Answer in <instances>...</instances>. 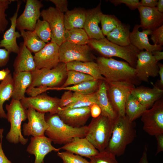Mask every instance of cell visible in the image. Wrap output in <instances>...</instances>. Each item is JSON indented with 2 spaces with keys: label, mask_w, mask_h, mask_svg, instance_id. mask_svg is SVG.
<instances>
[{
  "label": "cell",
  "mask_w": 163,
  "mask_h": 163,
  "mask_svg": "<svg viewBox=\"0 0 163 163\" xmlns=\"http://www.w3.org/2000/svg\"><path fill=\"white\" fill-rule=\"evenodd\" d=\"M20 31L24 45L31 53H35L38 52L46 44L37 36L34 31L21 30Z\"/></svg>",
  "instance_id": "836d02e7"
},
{
  "label": "cell",
  "mask_w": 163,
  "mask_h": 163,
  "mask_svg": "<svg viewBox=\"0 0 163 163\" xmlns=\"http://www.w3.org/2000/svg\"><path fill=\"white\" fill-rule=\"evenodd\" d=\"M67 71L66 64L61 62L52 69H36L31 72L32 82L26 91L44 88L60 87L66 78Z\"/></svg>",
  "instance_id": "5b68a950"
},
{
  "label": "cell",
  "mask_w": 163,
  "mask_h": 163,
  "mask_svg": "<svg viewBox=\"0 0 163 163\" xmlns=\"http://www.w3.org/2000/svg\"><path fill=\"white\" fill-rule=\"evenodd\" d=\"M57 155L62 160L63 163H90L82 156L66 151L58 152Z\"/></svg>",
  "instance_id": "60d3db41"
},
{
  "label": "cell",
  "mask_w": 163,
  "mask_h": 163,
  "mask_svg": "<svg viewBox=\"0 0 163 163\" xmlns=\"http://www.w3.org/2000/svg\"><path fill=\"white\" fill-rule=\"evenodd\" d=\"M19 49L13 63L14 73L31 72L36 69L34 56L24 42L19 44Z\"/></svg>",
  "instance_id": "d4e9b609"
},
{
  "label": "cell",
  "mask_w": 163,
  "mask_h": 163,
  "mask_svg": "<svg viewBox=\"0 0 163 163\" xmlns=\"http://www.w3.org/2000/svg\"><path fill=\"white\" fill-rule=\"evenodd\" d=\"M158 1L157 0H142L139 2V5L149 8L155 7Z\"/></svg>",
  "instance_id": "816d5d0a"
},
{
  "label": "cell",
  "mask_w": 163,
  "mask_h": 163,
  "mask_svg": "<svg viewBox=\"0 0 163 163\" xmlns=\"http://www.w3.org/2000/svg\"><path fill=\"white\" fill-rule=\"evenodd\" d=\"M101 75L107 82H127L139 85L135 68L126 62L112 58L98 57L96 59Z\"/></svg>",
  "instance_id": "6da1fadb"
},
{
  "label": "cell",
  "mask_w": 163,
  "mask_h": 163,
  "mask_svg": "<svg viewBox=\"0 0 163 163\" xmlns=\"http://www.w3.org/2000/svg\"><path fill=\"white\" fill-rule=\"evenodd\" d=\"M91 116L93 118L98 117L101 113V110L97 104H94L90 107Z\"/></svg>",
  "instance_id": "681fc988"
},
{
  "label": "cell",
  "mask_w": 163,
  "mask_h": 163,
  "mask_svg": "<svg viewBox=\"0 0 163 163\" xmlns=\"http://www.w3.org/2000/svg\"><path fill=\"white\" fill-rule=\"evenodd\" d=\"M3 131V129H0V163H12L6 156L2 149V141Z\"/></svg>",
  "instance_id": "c3c4849f"
},
{
  "label": "cell",
  "mask_w": 163,
  "mask_h": 163,
  "mask_svg": "<svg viewBox=\"0 0 163 163\" xmlns=\"http://www.w3.org/2000/svg\"><path fill=\"white\" fill-rule=\"evenodd\" d=\"M147 147L146 145L139 163H149L147 158Z\"/></svg>",
  "instance_id": "11a10c76"
},
{
  "label": "cell",
  "mask_w": 163,
  "mask_h": 163,
  "mask_svg": "<svg viewBox=\"0 0 163 163\" xmlns=\"http://www.w3.org/2000/svg\"><path fill=\"white\" fill-rule=\"evenodd\" d=\"M57 114L65 123L73 127L85 126L91 116L90 107L60 108Z\"/></svg>",
  "instance_id": "e0dca14e"
},
{
  "label": "cell",
  "mask_w": 163,
  "mask_h": 163,
  "mask_svg": "<svg viewBox=\"0 0 163 163\" xmlns=\"http://www.w3.org/2000/svg\"><path fill=\"white\" fill-rule=\"evenodd\" d=\"M135 69L136 77L141 82H148L149 77L158 75V63L151 52L140 51L137 56Z\"/></svg>",
  "instance_id": "5bb4252c"
},
{
  "label": "cell",
  "mask_w": 163,
  "mask_h": 163,
  "mask_svg": "<svg viewBox=\"0 0 163 163\" xmlns=\"http://www.w3.org/2000/svg\"><path fill=\"white\" fill-rule=\"evenodd\" d=\"M157 141V151L156 155L163 151V133L155 136Z\"/></svg>",
  "instance_id": "f907efd6"
},
{
  "label": "cell",
  "mask_w": 163,
  "mask_h": 163,
  "mask_svg": "<svg viewBox=\"0 0 163 163\" xmlns=\"http://www.w3.org/2000/svg\"><path fill=\"white\" fill-rule=\"evenodd\" d=\"M140 27L143 30L152 31L163 25V13L159 12L156 7L149 8L139 5Z\"/></svg>",
  "instance_id": "44dd1931"
},
{
  "label": "cell",
  "mask_w": 163,
  "mask_h": 163,
  "mask_svg": "<svg viewBox=\"0 0 163 163\" xmlns=\"http://www.w3.org/2000/svg\"><path fill=\"white\" fill-rule=\"evenodd\" d=\"M139 25L135 24L132 31L130 32V44L136 48L140 51L143 50L152 52L155 51H161L162 46L152 45L149 41L148 36L151 34L152 31L144 30L139 31Z\"/></svg>",
  "instance_id": "603a6c76"
},
{
  "label": "cell",
  "mask_w": 163,
  "mask_h": 163,
  "mask_svg": "<svg viewBox=\"0 0 163 163\" xmlns=\"http://www.w3.org/2000/svg\"><path fill=\"white\" fill-rule=\"evenodd\" d=\"M10 73V71L8 68L0 70V81L4 80Z\"/></svg>",
  "instance_id": "9f6ffc18"
},
{
  "label": "cell",
  "mask_w": 163,
  "mask_h": 163,
  "mask_svg": "<svg viewBox=\"0 0 163 163\" xmlns=\"http://www.w3.org/2000/svg\"><path fill=\"white\" fill-rule=\"evenodd\" d=\"M109 1L115 6L124 4L131 10L137 8L139 6V0H110Z\"/></svg>",
  "instance_id": "f6af8a7d"
},
{
  "label": "cell",
  "mask_w": 163,
  "mask_h": 163,
  "mask_svg": "<svg viewBox=\"0 0 163 163\" xmlns=\"http://www.w3.org/2000/svg\"><path fill=\"white\" fill-rule=\"evenodd\" d=\"M116 156L105 150L99 152L97 155L90 157V163H119Z\"/></svg>",
  "instance_id": "ab89813d"
},
{
  "label": "cell",
  "mask_w": 163,
  "mask_h": 163,
  "mask_svg": "<svg viewBox=\"0 0 163 163\" xmlns=\"http://www.w3.org/2000/svg\"><path fill=\"white\" fill-rule=\"evenodd\" d=\"M156 7L159 12L163 13V0H158Z\"/></svg>",
  "instance_id": "6f0895ef"
},
{
  "label": "cell",
  "mask_w": 163,
  "mask_h": 163,
  "mask_svg": "<svg viewBox=\"0 0 163 163\" xmlns=\"http://www.w3.org/2000/svg\"><path fill=\"white\" fill-rule=\"evenodd\" d=\"M59 45L50 42L34 53V57L36 69H52L56 66L59 62Z\"/></svg>",
  "instance_id": "2e32d148"
},
{
  "label": "cell",
  "mask_w": 163,
  "mask_h": 163,
  "mask_svg": "<svg viewBox=\"0 0 163 163\" xmlns=\"http://www.w3.org/2000/svg\"><path fill=\"white\" fill-rule=\"evenodd\" d=\"M88 44L102 56L121 58L134 68L136 66L137 55L140 52L131 44L127 46H121L112 43L105 37L98 40L90 39Z\"/></svg>",
  "instance_id": "277c9868"
},
{
  "label": "cell",
  "mask_w": 163,
  "mask_h": 163,
  "mask_svg": "<svg viewBox=\"0 0 163 163\" xmlns=\"http://www.w3.org/2000/svg\"><path fill=\"white\" fill-rule=\"evenodd\" d=\"M65 39L66 41L79 45L88 44L90 39L85 30L80 28L66 30Z\"/></svg>",
  "instance_id": "e575fe53"
},
{
  "label": "cell",
  "mask_w": 163,
  "mask_h": 163,
  "mask_svg": "<svg viewBox=\"0 0 163 163\" xmlns=\"http://www.w3.org/2000/svg\"><path fill=\"white\" fill-rule=\"evenodd\" d=\"M114 121L101 114L93 118L85 137L99 152L105 150L111 137Z\"/></svg>",
  "instance_id": "8992f818"
},
{
  "label": "cell",
  "mask_w": 163,
  "mask_h": 163,
  "mask_svg": "<svg viewBox=\"0 0 163 163\" xmlns=\"http://www.w3.org/2000/svg\"><path fill=\"white\" fill-rule=\"evenodd\" d=\"M152 53L157 62L163 59V52L162 51H155L152 52Z\"/></svg>",
  "instance_id": "db71d44e"
},
{
  "label": "cell",
  "mask_w": 163,
  "mask_h": 163,
  "mask_svg": "<svg viewBox=\"0 0 163 163\" xmlns=\"http://www.w3.org/2000/svg\"><path fill=\"white\" fill-rule=\"evenodd\" d=\"M21 3V1H17L16 11L9 18L11 22L10 27L4 33L2 39L0 41V47H4L10 53L17 54L19 51V47L16 40L17 38L21 36L20 33L16 31V22Z\"/></svg>",
  "instance_id": "ffe728a7"
},
{
  "label": "cell",
  "mask_w": 163,
  "mask_h": 163,
  "mask_svg": "<svg viewBox=\"0 0 163 163\" xmlns=\"http://www.w3.org/2000/svg\"><path fill=\"white\" fill-rule=\"evenodd\" d=\"M67 70L78 71L88 75L95 80H104L105 78L101 75L96 62L73 61L66 63Z\"/></svg>",
  "instance_id": "83f0119b"
},
{
  "label": "cell",
  "mask_w": 163,
  "mask_h": 163,
  "mask_svg": "<svg viewBox=\"0 0 163 163\" xmlns=\"http://www.w3.org/2000/svg\"><path fill=\"white\" fill-rule=\"evenodd\" d=\"M159 70L158 75H159L160 79L158 82V86L161 89H162L163 87V65L161 63H158Z\"/></svg>",
  "instance_id": "f5cc1de1"
},
{
  "label": "cell",
  "mask_w": 163,
  "mask_h": 163,
  "mask_svg": "<svg viewBox=\"0 0 163 163\" xmlns=\"http://www.w3.org/2000/svg\"><path fill=\"white\" fill-rule=\"evenodd\" d=\"M27 123L23 126V134L25 136L33 137L44 135L49 125L45 120V113L39 112L30 107L27 109Z\"/></svg>",
  "instance_id": "9a60e30c"
},
{
  "label": "cell",
  "mask_w": 163,
  "mask_h": 163,
  "mask_svg": "<svg viewBox=\"0 0 163 163\" xmlns=\"http://www.w3.org/2000/svg\"><path fill=\"white\" fill-rule=\"evenodd\" d=\"M12 78L13 89L12 99L20 101L25 97L26 91L32 83L31 72H14Z\"/></svg>",
  "instance_id": "4316f807"
},
{
  "label": "cell",
  "mask_w": 163,
  "mask_h": 163,
  "mask_svg": "<svg viewBox=\"0 0 163 163\" xmlns=\"http://www.w3.org/2000/svg\"><path fill=\"white\" fill-rule=\"evenodd\" d=\"M94 104H97L96 92L89 94H81L75 102L62 108H72L90 107Z\"/></svg>",
  "instance_id": "f35d334b"
},
{
  "label": "cell",
  "mask_w": 163,
  "mask_h": 163,
  "mask_svg": "<svg viewBox=\"0 0 163 163\" xmlns=\"http://www.w3.org/2000/svg\"><path fill=\"white\" fill-rule=\"evenodd\" d=\"M102 33L106 36L116 28L121 22L115 15L103 14L101 21Z\"/></svg>",
  "instance_id": "8d00e7d4"
},
{
  "label": "cell",
  "mask_w": 163,
  "mask_h": 163,
  "mask_svg": "<svg viewBox=\"0 0 163 163\" xmlns=\"http://www.w3.org/2000/svg\"><path fill=\"white\" fill-rule=\"evenodd\" d=\"M136 124L125 116H118L114 120L111 137L105 150L117 156L123 155L127 146L136 136Z\"/></svg>",
  "instance_id": "7a4b0ae2"
},
{
  "label": "cell",
  "mask_w": 163,
  "mask_h": 163,
  "mask_svg": "<svg viewBox=\"0 0 163 163\" xmlns=\"http://www.w3.org/2000/svg\"><path fill=\"white\" fill-rule=\"evenodd\" d=\"M96 58L88 44L76 45L65 41L59 46V62L66 64L73 61H92Z\"/></svg>",
  "instance_id": "9c48e42d"
},
{
  "label": "cell",
  "mask_w": 163,
  "mask_h": 163,
  "mask_svg": "<svg viewBox=\"0 0 163 163\" xmlns=\"http://www.w3.org/2000/svg\"><path fill=\"white\" fill-rule=\"evenodd\" d=\"M49 127L45 133L54 144L65 145L75 137H85L88 126L73 127L65 123L57 114H50L45 117Z\"/></svg>",
  "instance_id": "3957f363"
},
{
  "label": "cell",
  "mask_w": 163,
  "mask_h": 163,
  "mask_svg": "<svg viewBox=\"0 0 163 163\" xmlns=\"http://www.w3.org/2000/svg\"><path fill=\"white\" fill-rule=\"evenodd\" d=\"M60 148V149L88 158L97 155L99 152L85 137H75L70 142Z\"/></svg>",
  "instance_id": "cb8c5ba5"
},
{
  "label": "cell",
  "mask_w": 163,
  "mask_h": 163,
  "mask_svg": "<svg viewBox=\"0 0 163 163\" xmlns=\"http://www.w3.org/2000/svg\"><path fill=\"white\" fill-rule=\"evenodd\" d=\"M55 5L56 8L60 12L66 13L69 11L68 2L67 0H50Z\"/></svg>",
  "instance_id": "bcb514c9"
},
{
  "label": "cell",
  "mask_w": 163,
  "mask_h": 163,
  "mask_svg": "<svg viewBox=\"0 0 163 163\" xmlns=\"http://www.w3.org/2000/svg\"><path fill=\"white\" fill-rule=\"evenodd\" d=\"M81 94L69 90L65 91L60 99L59 106L64 108L76 101L81 96Z\"/></svg>",
  "instance_id": "7bdbcfd3"
},
{
  "label": "cell",
  "mask_w": 163,
  "mask_h": 163,
  "mask_svg": "<svg viewBox=\"0 0 163 163\" xmlns=\"http://www.w3.org/2000/svg\"><path fill=\"white\" fill-rule=\"evenodd\" d=\"M64 14L52 6L41 11V16L43 20L48 23L51 31L50 42L56 43L59 46L66 41V29L64 24Z\"/></svg>",
  "instance_id": "8fae6325"
},
{
  "label": "cell",
  "mask_w": 163,
  "mask_h": 163,
  "mask_svg": "<svg viewBox=\"0 0 163 163\" xmlns=\"http://www.w3.org/2000/svg\"><path fill=\"white\" fill-rule=\"evenodd\" d=\"M130 26L122 22L107 35L110 41L118 45L126 46L130 44Z\"/></svg>",
  "instance_id": "f546056e"
},
{
  "label": "cell",
  "mask_w": 163,
  "mask_h": 163,
  "mask_svg": "<svg viewBox=\"0 0 163 163\" xmlns=\"http://www.w3.org/2000/svg\"><path fill=\"white\" fill-rule=\"evenodd\" d=\"M95 80L91 76L80 72L73 70H68L66 79L63 84L60 87H65L72 85H75L88 81Z\"/></svg>",
  "instance_id": "d590c367"
},
{
  "label": "cell",
  "mask_w": 163,
  "mask_h": 163,
  "mask_svg": "<svg viewBox=\"0 0 163 163\" xmlns=\"http://www.w3.org/2000/svg\"><path fill=\"white\" fill-rule=\"evenodd\" d=\"M143 129L148 134L155 136L163 133V98L157 101L141 116Z\"/></svg>",
  "instance_id": "30bf717a"
},
{
  "label": "cell",
  "mask_w": 163,
  "mask_h": 163,
  "mask_svg": "<svg viewBox=\"0 0 163 163\" xmlns=\"http://www.w3.org/2000/svg\"><path fill=\"white\" fill-rule=\"evenodd\" d=\"M151 39L153 45H163V25L152 31Z\"/></svg>",
  "instance_id": "ee69618b"
},
{
  "label": "cell",
  "mask_w": 163,
  "mask_h": 163,
  "mask_svg": "<svg viewBox=\"0 0 163 163\" xmlns=\"http://www.w3.org/2000/svg\"><path fill=\"white\" fill-rule=\"evenodd\" d=\"M52 141L45 135L32 137L27 149V151L35 155L34 163H43L44 159L48 153L53 151L59 152L60 148L57 149L51 144Z\"/></svg>",
  "instance_id": "ac0fdd59"
},
{
  "label": "cell",
  "mask_w": 163,
  "mask_h": 163,
  "mask_svg": "<svg viewBox=\"0 0 163 163\" xmlns=\"http://www.w3.org/2000/svg\"><path fill=\"white\" fill-rule=\"evenodd\" d=\"M34 32L43 41L49 43L51 40L52 32L48 23L46 21L39 19L36 24Z\"/></svg>",
  "instance_id": "74e56055"
},
{
  "label": "cell",
  "mask_w": 163,
  "mask_h": 163,
  "mask_svg": "<svg viewBox=\"0 0 163 163\" xmlns=\"http://www.w3.org/2000/svg\"><path fill=\"white\" fill-rule=\"evenodd\" d=\"M147 109L132 95L128 96L125 106V116L131 121L133 122L141 117Z\"/></svg>",
  "instance_id": "1f68e13d"
},
{
  "label": "cell",
  "mask_w": 163,
  "mask_h": 163,
  "mask_svg": "<svg viewBox=\"0 0 163 163\" xmlns=\"http://www.w3.org/2000/svg\"><path fill=\"white\" fill-rule=\"evenodd\" d=\"M43 6L41 0H27L23 12L17 18L16 28L19 31H34Z\"/></svg>",
  "instance_id": "4fadbf2b"
},
{
  "label": "cell",
  "mask_w": 163,
  "mask_h": 163,
  "mask_svg": "<svg viewBox=\"0 0 163 163\" xmlns=\"http://www.w3.org/2000/svg\"><path fill=\"white\" fill-rule=\"evenodd\" d=\"M101 80H95L84 82L72 86L65 87L48 88V90H69L82 94H87L96 92L98 89Z\"/></svg>",
  "instance_id": "4dcf8cb0"
},
{
  "label": "cell",
  "mask_w": 163,
  "mask_h": 163,
  "mask_svg": "<svg viewBox=\"0 0 163 163\" xmlns=\"http://www.w3.org/2000/svg\"><path fill=\"white\" fill-rule=\"evenodd\" d=\"M152 88L141 86L135 87L131 94L147 109L162 97L163 90L151 82Z\"/></svg>",
  "instance_id": "7402d4cb"
},
{
  "label": "cell",
  "mask_w": 163,
  "mask_h": 163,
  "mask_svg": "<svg viewBox=\"0 0 163 163\" xmlns=\"http://www.w3.org/2000/svg\"><path fill=\"white\" fill-rule=\"evenodd\" d=\"M106 82L107 96L110 102L118 116H125L126 103L135 85L127 82Z\"/></svg>",
  "instance_id": "ba28073f"
},
{
  "label": "cell",
  "mask_w": 163,
  "mask_h": 163,
  "mask_svg": "<svg viewBox=\"0 0 163 163\" xmlns=\"http://www.w3.org/2000/svg\"><path fill=\"white\" fill-rule=\"evenodd\" d=\"M101 2L95 8L86 10L85 20L83 29L89 39L97 40L105 38L99 27L101 16Z\"/></svg>",
  "instance_id": "d6986e66"
},
{
  "label": "cell",
  "mask_w": 163,
  "mask_h": 163,
  "mask_svg": "<svg viewBox=\"0 0 163 163\" xmlns=\"http://www.w3.org/2000/svg\"><path fill=\"white\" fill-rule=\"evenodd\" d=\"M10 54L5 49L0 48V68L7 64L9 59Z\"/></svg>",
  "instance_id": "7dc6e473"
},
{
  "label": "cell",
  "mask_w": 163,
  "mask_h": 163,
  "mask_svg": "<svg viewBox=\"0 0 163 163\" xmlns=\"http://www.w3.org/2000/svg\"><path fill=\"white\" fill-rule=\"evenodd\" d=\"M86 10L80 8L69 10L64 14V24L66 30L83 28L85 20Z\"/></svg>",
  "instance_id": "f1b7e54d"
},
{
  "label": "cell",
  "mask_w": 163,
  "mask_h": 163,
  "mask_svg": "<svg viewBox=\"0 0 163 163\" xmlns=\"http://www.w3.org/2000/svg\"><path fill=\"white\" fill-rule=\"evenodd\" d=\"M7 111V119L10 123V130L6 139L10 142L23 145L26 144L28 139L22 136L21 129L22 122L27 118V109L23 106L20 101L12 99L9 104L5 105Z\"/></svg>",
  "instance_id": "52a82bcc"
},
{
  "label": "cell",
  "mask_w": 163,
  "mask_h": 163,
  "mask_svg": "<svg viewBox=\"0 0 163 163\" xmlns=\"http://www.w3.org/2000/svg\"><path fill=\"white\" fill-rule=\"evenodd\" d=\"M60 99L51 97L44 94L35 96L24 97L21 101L23 106L26 109L32 108L37 111L50 114H57L60 108Z\"/></svg>",
  "instance_id": "7c38bea8"
},
{
  "label": "cell",
  "mask_w": 163,
  "mask_h": 163,
  "mask_svg": "<svg viewBox=\"0 0 163 163\" xmlns=\"http://www.w3.org/2000/svg\"><path fill=\"white\" fill-rule=\"evenodd\" d=\"M13 89L12 76L10 73L0 83V117L7 119L3 108L4 102L11 98Z\"/></svg>",
  "instance_id": "d6a6232c"
},
{
  "label": "cell",
  "mask_w": 163,
  "mask_h": 163,
  "mask_svg": "<svg viewBox=\"0 0 163 163\" xmlns=\"http://www.w3.org/2000/svg\"><path fill=\"white\" fill-rule=\"evenodd\" d=\"M14 0H0V33L5 31L8 24V21L6 19L5 11Z\"/></svg>",
  "instance_id": "b9f144b4"
},
{
  "label": "cell",
  "mask_w": 163,
  "mask_h": 163,
  "mask_svg": "<svg viewBox=\"0 0 163 163\" xmlns=\"http://www.w3.org/2000/svg\"><path fill=\"white\" fill-rule=\"evenodd\" d=\"M97 104L100 107L102 115L114 121L118 115L108 98L105 81L101 80L98 89L96 92Z\"/></svg>",
  "instance_id": "484cf974"
}]
</instances>
